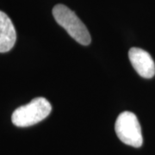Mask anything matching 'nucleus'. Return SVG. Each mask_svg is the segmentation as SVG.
<instances>
[{
	"label": "nucleus",
	"mask_w": 155,
	"mask_h": 155,
	"mask_svg": "<svg viewBox=\"0 0 155 155\" xmlns=\"http://www.w3.org/2000/svg\"><path fill=\"white\" fill-rule=\"evenodd\" d=\"M17 40V33L11 18L0 11V53L12 49Z\"/></svg>",
	"instance_id": "39448f33"
},
{
	"label": "nucleus",
	"mask_w": 155,
	"mask_h": 155,
	"mask_svg": "<svg viewBox=\"0 0 155 155\" xmlns=\"http://www.w3.org/2000/svg\"><path fill=\"white\" fill-rule=\"evenodd\" d=\"M128 58L140 76L145 78H151L154 76V61L148 52L139 48H132L128 52Z\"/></svg>",
	"instance_id": "20e7f679"
},
{
	"label": "nucleus",
	"mask_w": 155,
	"mask_h": 155,
	"mask_svg": "<svg viewBox=\"0 0 155 155\" xmlns=\"http://www.w3.org/2000/svg\"><path fill=\"white\" fill-rule=\"evenodd\" d=\"M53 16L58 24L65 28L68 35L78 43L84 46L91 43V38L86 26L68 7L57 5L53 9Z\"/></svg>",
	"instance_id": "f257e3e1"
},
{
	"label": "nucleus",
	"mask_w": 155,
	"mask_h": 155,
	"mask_svg": "<svg viewBox=\"0 0 155 155\" xmlns=\"http://www.w3.org/2000/svg\"><path fill=\"white\" fill-rule=\"evenodd\" d=\"M52 110L50 103L44 97H36L25 105L18 107L11 116L12 123L17 127H25L41 122Z\"/></svg>",
	"instance_id": "f03ea898"
},
{
	"label": "nucleus",
	"mask_w": 155,
	"mask_h": 155,
	"mask_svg": "<svg viewBox=\"0 0 155 155\" xmlns=\"http://www.w3.org/2000/svg\"><path fill=\"white\" fill-rule=\"evenodd\" d=\"M115 130L117 137L124 144L134 147H140L142 146L141 127L137 116L132 112L124 111L118 116Z\"/></svg>",
	"instance_id": "7ed1b4c3"
}]
</instances>
